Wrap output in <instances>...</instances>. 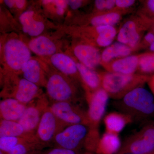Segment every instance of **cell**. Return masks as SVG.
<instances>
[{
  "instance_id": "obj_1",
  "label": "cell",
  "mask_w": 154,
  "mask_h": 154,
  "mask_svg": "<svg viewBox=\"0 0 154 154\" xmlns=\"http://www.w3.org/2000/svg\"><path fill=\"white\" fill-rule=\"evenodd\" d=\"M113 106L129 116L133 122L144 125L154 119V96L143 87L135 88L122 99L116 100Z\"/></svg>"
},
{
  "instance_id": "obj_2",
  "label": "cell",
  "mask_w": 154,
  "mask_h": 154,
  "mask_svg": "<svg viewBox=\"0 0 154 154\" xmlns=\"http://www.w3.org/2000/svg\"><path fill=\"white\" fill-rule=\"evenodd\" d=\"M101 87L110 98L120 100L134 89L147 83L150 76L142 74L124 75L104 72L99 74Z\"/></svg>"
},
{
  "instance_id": "obj_3",
  "label": "cell",
  "mask_w": 154,
  "mask_h": 154,
  "mask_svg": "<svg viewBox=\"0 0 154 154\" xmlns=\"http://www.w3.org/2000/svg\"><path fill=\"white\" fill-rule=\"evenodd\" d=\"M154 153V119L126 138L116 154Z\"/></svg>"
},
{
  "instance_id": "obj_4",
  "label": "cell",
  "mask_w": 154,
  "mask_h": 154,
  "mask_svg": "<svg viewBox=\"0 0 154 154\" xmlns=\"http://www.w3.org/2000/svg\"><path fill=\"white\" fill-rule=\"evenodd\" d=\"M152 23V21L143 16L128 19L119 29L117 41L136 49L139 47L143 33Z\"/></svg>"
},
{
  "instance_id": "obj_5",
  "label": "cell",
  "mask_w": 154,
  "mask_h": 154,
  "mask_svg": "<svg viewBox=\"0 0 154 154\" xmlns=\"http://www.w3.org/2000/svg\"><path fill=\"white\" fill-rule=\"evenodd\" d=\"M89 130V126L85 125H69L56 136L52 143L55 147L80 151L85 147Z\"/></svg>"
},
{
  "instance_id": "obj_6",
  "label": "cell",
  "mask_w": 154,
  "mask_h": 154,
  "mask_svg": "<svg viewBox=\"0 0 154 154\" xmlns=\"http://www.w3.org/2000/svg\"><path fill=\"white\" fill-rule=\"evenodd\" d=\"M68 126L56 116L49 106L42 114L36 130V137L42 145L47 146L53 142L58 134Z\"/></svg>"
},
{
  "instance_id": "obj_7",
  "label": "cell",
  "mask_w": 154,
  "mask_h": 154,
  "mask_svg": "<svg viewBox=\"0 0 154 154\" xmlns=\"http://www.w3.org/2000/svg\"><path fill=\"white\" fill-rule=\"evenodd\" d=\"M87 98L89 128L92 131L99 132V124L105 114L110 97L107 92L101 88L94 92H88Z\"/></svg>"
},
{
  "instance_id": "obj_8",
  "label": "cell",
  "mask_w": 154,
  "mask_h": 154,
  "mask_svg": "<svg viewBox=\"0 0 154 154\" xmlns=\"http://www.w3.org/2000/svg\"><path fill=\"white\" fill-rule=\"evenodd\" d=\"M53 113L68 125L83 124L89 126L88 114L78 105L70 102H57L50 105Z\"/></svg>"
},
{
  "instance_id": "obj_9",
  "label": "cell",
  "mask_w": 154,
  "mask_h": 154,
  "mask_svg": "<svg viewBox=\"0 0 154 154\" xmlns=\"http://www.w3.org/2000/svg\"><path fill=\"white\" fill-rule=\"evenodd\" d=\"M46 88L50 99L57 102H70L75 103V88L63 76L59 74L52 75L48 79Z\"/></svg>"
},
{
  "instance_id": "obj_10",
  "label": "cell",
  "mask_w": 154,
  "mask_h": 154,
  "mask_svg": "<svg viewBox=\"0 0 154 154\" xmlns=\"http://www.w3.org/2000/svg\"><path fill=\"white\" fill-rule=\"evenodd\" d=\"M50 105L46 99L40 98L34 100L27 105L22 117L17 121L22 125L25 132L31 135L36 136V130L42 114Z\"/></svg>"
},
{
  "instance_id": "obj_11",
  "label": "cell",
  "mask_w": 154,
  "mask_h": 154,
  "mask_svg": "<svg viewBox=\"0 0 154 154\" xmlns=\"http://www.w3.org/2000/svg\"><path fill=\"white\" fill-rule=\"evenodd\" d=\"M5 59L8 65L15 70H20L30 60L31 54L29 48L22 41L13 38L5 45Z\"/></svg>"
},
{
  "instance_id": "obj_12",
  "label": "cell",
  "mask_w": 154,
  "mask_h": 154,
  "mask_svg": "<svg viewBox=\"0 0 154 154\" xmlns=\"http://www.w3.org/2000/svg\"><path fill=\"white\" fill-rule=\"evenodd\" d=\"M139 55H130L102 64L107 72L124 75L135 74L137 70Z\"/></svg>"
},
{
  "instance_id": "obj_13",
  "label": "cell",
  "mask_w": 154,
  "mask_h": 154,
  "mask_svg": "<svg viewBox=\"0 0 154 154\" xmlns=\"http://www.w3.org/2000/svg\"><path fill=\"white\" fill-rule=\"evenodd\" d=\"M74 53L80 63L92 69L101 63V54L97 48L90 45H78L75 47Z\"/></svg>"
},
{
  "instance_id": "obj_14",
  "label": "cell",
  "mask_w": 154,
  "mask_h": 154,
  "mask_svg": "<svg viewBox=\"0 0 154 154\" xmlns=\"http://www.w3.org/2000/svg\"><path fill=\"white\" fill-rule=\"evenodd\" d=\"M27 105L14 98H7L0 103L1 119L17 122L22 117Z\"/></svg>"
},
{
  "instance_id": "obj_15",
  "label": "cell",
  "mask_w": 154,
  "mask_h": 154,
  "mask_svg": "<svg viewBox=\"0 0 154 154\" xmlns=\"http://www.w3.org/2000/svg\"><path fill=\"white\" fill-rule=\"evenodd\" d=\"M38 92V88L37 85L22 79L18 82L13 98L27 105L36 98Z\"/></svg>"
},
{
  "instance_id": "obj_16",
  "label": "cell",
  "mask_w": 154,
  "mask_h": 154,
  "mask_svg": "<svg viewBox=\"0 0 154 154\" xmlns=\"http://www.w3.org/2000/svg\"><path fill=\"white\" fill-rule=\"evenodd\" d=\"M104 122L106 132L118 134L128 124L133 122L128 116L120 112H114L105 116Z\"/></svg>"
},
{
  "instance_id": "obj_17",
  "label": "cell",
  "mask_w": 154,
  "mask_h": 154,
  "mask_svg": "<svg viewBox=\"0 0 154 154\" xmlns=\"http://www.w3.org/2000/svg\"><path fill=\"white\" fill-rule=\"evenodd\" d=\"M121 145L118 134L106 132L100 138L94 154H116Z\"/></svg>"
},
{
  "instance_id": "obj_18",
  "label": "cell",
  "mask_w": 154,
  "mask_h": 154,
  "mask_svg": "<svg viewBox=\"0 0 154 154\" xmlns=\"http://www.w3.org/2000/svg\"><path fill=\"white\" fill-rule=\"evenodd\" d=\"M134 49L119 42H114L106 47L101 54V64H104L117 59L131 55Z\"/></svg>"
},
{
  "instance_id": "obj_19",
  "label": "cell",
  "mask_w": 154,
  "mask_h": 154,
  "mask_svg": "<svg viewBox=\"0 0 154 154\" xmlns=\"http://www.w3.org/2000/svg\"><path fill=\"white\" fill-rule=\"evenodd\" d=\"M34 14L33 11H25L19 17L23 31L30 36H38L44 30L43 22L34 20Z\"/></svg>"
},
{
  "instance_id": "obj_20",
  "label": "cell",
  "mask_w": 154,
  "mask_h": 154,
  "mask_svg": "<svg viewBox=\"0 0 154 154\" xmlns=\"http://www.w3.org/2000/svg\"><path fill=\"white\" fill-rule=\"evenodd\" d=\"M125 10L115 8L112 11L101 12L94 16L91 19V24L92 26L97 27L101 26H114L119 22L122 15Z\"/></svg>"
},
{
  "instance_id": "obj_21",
  "label": "cell",
  "mask_w": 154,
  "mask_h": 154,
  "mask_svg": "<svg viewBox=\"0 0 154 154\" xmlns=\"http://www.w3.org/2000/svg\"><path fill=\"white\" fill-rule=\"evenodd\" d=\"M78 72L83 82L89 91L93 92L102 88L99 74L81 63H77Z\"/></svg>"
},
{
  "instance_id": "obj_22",
  "label": "cell",
  "mask_w": 154,
  "mask_h": 154,
  "mask_svg": "<svg viewBox=\"0 0 154 154\" xmlns=\"http://www.w3.org/2000/svg\"><path fill=\"white\" fill-rule=\"evenodd\" d=\"M51 61L54 66L64 74L74 75L78 72L77 64L70 57L63 54H53Z\"/></svg>"
},
{
  "instance_id": "obj_23",
  "label": "cell",
  "mask_w": 154,
  "mask_h": 154,
  "mask_svg": "<svg viewBox=\"0 0 154 154\" xmlns=\"http://www.w3.org/2000/svg\"><path fill=\"white\" fill-rule=\"evenodd\" d=\"M29 48L33 52L41 56L55 54L56 47L49 38L44 36H39L32 39L29 43Z\"/></svg>"
},
{
  "instance_id": "obj_24",
  "label": "cell",
  "mask_w": 154,
  "mask_h": 154,
  "mask_svg": "<svg viewBox=\"0 0 154 154\" xmlns=\"http://www.w3.org/2000/svg\"><path fill=\"white\" fill-rule=\"evenodd\" d=\"M36 137V136L27 134L18 122L1 119L0 137Z\"/></svg>"
},
{
  "instance_id": "obj_25",
  "label": "cell",
  "mask_w": 154,
  "mask_h": 154,
  "mask_svg": "<svg viewBox=\"0 0 154 154\" xmlns=\"http://www.w3.org/2000/svg\"><path fill=\"white\" fill-rule=\"evenodd\" d=\"M21 70L23 72L24 79L37 85L41 82V69L37 60L33 59L28 60L23 66Z\"/></svg>"
},
{
  "instance_id": "obj_26",
  "label": "cell",
  "mask_w": 154,
  "mask_h": 154,
  "mask_svg": "<svg viewBox=\"0 0 154 154\" xmlns=\"http://www.w3.org/2000/svg\"><path fill=\"white\" fill-rule=\"evenodd\" d=\"M45 146L37 139L19 144L9 152L8 154H40V151Z\"/></svg>"
},
{
  "instance_id": "obj_27",
  "label": "cell",
  "mask_w": 154,
  "mask_h": 154,
  "mask_svg": "<svg viewBox=\"0 0 154 154\" xmlns=\"http://www.w3.org/2000/svg\"><path fill=\"white\" fill-rule=\"evenodd\" d=\"M137 70L143 75L154 72V52L139 54Z\"/></svg>"
},
{
  "instance_id": "obj_28",
  "label": "cell",
  "mask_w": 154,
  "mask_h": 154,
  "mask_svg": "<svg viewBox=\"0 0 154 154\" xmlns=\"http://www.w3.org/2000/svg\"><path fill=\"white\" fill-rule=\"evenodd\" d=\"M37 139L36 137H0V150L8 152L14 147L19 144Z\"/></svg>"
},
{
  "instance_id": "obj_29",
  "label": "cell",
  "mask_w": 154,
  "mask_h": 154,
  "mask_svg": "<svg viewBox=\"0 0 154 154\" xmlns=\"http://www.w3.org/2000/svg\"><path fill=\"white\" fill-rule=\"evenodd\" d=\"M95 5L97 10L102 12L112 11L116 8V0H96Z\"/></svg>"
},
{
  "instance_id": "obj_30",
  "label": "cell",
  "mask_w": 154,
  "mask_h": 154,
  "mask_svg": "<svg viewBox=\"0 0 154 154\" xmlns=\"http://www.w3.org/2000/svg\"><path fill=\"white\" fill-rule=\"evenodd\" d=\"M80 151L72 150L61 147H54L40 154H85Z\"/></svg>"
},
{
  "instance_id": "obj_31",
  "label": "cell",
  "mask_w": 154,
  "mask_h": 154,
  "mask_svg": "<svg viewBox=\"0 0 154 154\" xmlns=\"http://www.w3.org/2000/svg\"><path fill=\"white\" fill-rule=\"evenodd\" d=\"M135 2L134 0H116V8L124 10L133 5Z\"/></svg>"
},
{
  "instance_id": "obj_32",
  "label": "cell",
  "mask_w": 154,
  "mask_h": 154,
  "mask_svg": "<svg viewBox=\"0 0 154 154\" xmlns=\"http://www.w3.org/2000/svg\"><path fill=\"white\" fill-rule=\"evenodd\" d=\"M43 4H49V3H53L56 6L57 8H62L65 9L66 8L67 5H68L67 1H63V0H55V1H43Z\"/></svg>"
},
{
  "instance_id": "obj_33",
  "label": "cell",
  "mask_w": 154,
  "mask_h": 154,
  "mask_svg": "<svg viewBox=\"0 0 154 154\" xmlns=\"http://www.w3.org/2000/svg\"><path fill=\"white\" fill-rule=\"evenodd\" d=\"M154 40V33L152 32H149L147 33L144 37L143 41V45L146 46H149L150 45Z\"/></svg>"
},
{
  "instance_id": "obj_34",
  "label": "cell",
  "mask_w": 154,
  "mask_h": 154,
  "mask_svg": "<svg viewBox=\"0 0 154 154\" xmlns=\"http://www.w3.org/2000/svg\"><path fill=\"white\" fill-rule=\"evenodd\" d=\"M68 5L73 10L79 8L82 5V1L80 0H69L67 1Z\"/></svg>"
},
{
  "instance_id": "obj_35",
  "label": "cell",
  "mask_w": 154,
  "mask_h": 154,
  "mask_svg": "<svg viewBox=\"0 0 154 154\" xmlns=\"http://www.w3.org/2000/svg\"><path fill=\"white\" fill-rule=\"evenodd\" d=\"M146 8L148 11L154 14V0H149L146 2L145 5Z\"/></svg>"
},
{
  "instance_id": "obj_36",
  "label": "cell",
  "mask_w": 154,
  "mask_h": 154,
  "mask_svg": "<svg viewBox=\"0 0 154 154\" xmlns=\"http://www.w3.org/2000/svg\"><path fill=\"white\" fill-rule=\"evenodd\" d=\"M148 85L149 89L151 91L152 94L154 95V75L150 76L147 82Z\"/></svg>"
},
{
  "instance_id": "obj_37",
  "label": "cell",
  "mask_w": 154,
  "mask_h": 154,
  "mask_svg": "<svg viewBox=\"0 0 154 154\" xmlns=\"http://www.w3.org/2000/svg\"><path fill=\"white\" fill-rule=\"evenodd\" d=\"M25 1L24 0H17L16 1V5L19 9H22L25 5Z\"/></svg>"
},
{
  "instance_id": "obj_38",
  "label": "cell",
  "mask_w": 154,
  "mask_h": 154,
  "mask_svg": "<svg viewBox=\"0 0 154 154\" xmlns=\"http://www.w3.org/2000/svg\"><path fill=\"white\" fill-rule=\"evenodd\" d=\"M6 5L9 8H11L16 4V1H12V0H5L4 1Z\"/></svg>"
},
{
  "instance_id": "obj_39",
  "label": "cell",
  "mask_w": 154,
  "mask_h": 154,
  "mask_svg": "<svg viewBox=\"0 0 154 154\" xmlns=\"http://www.w3.org/2000/svg\"><path fill=\"white\" fill-rule=\"evenodd\" d=\"M57 13L58 15H62L63 14L64 12V9L62 8H57Z\"/></svg>"
},
{
  "instance_id": "obj_40",
  "label": "cell",
  "mask_w": 154,
  "mask_h": 154,
  "mask_svg": "<svg viewBox=\"0 0 154 154\" xmlns=\"http://www.w3.org/2000/svg\"><path fill=\"white\" fill-rule=\"evenodd\" d=\"M149 49L152 52H154V40L149 45Z\"/></svg>"
},
{
  "instance_id": "obj_41",
  "label": "cell",
  "mask_w": 154,
  "mask_h": 154,
  "mask_svg": "<svg viewBox=\"0 0 154 154\" xmlns=\"http://www.w3.org/2000/svg\"><path fill=\"white\" fill-rule=\"evenodd\" d=\"M0 154H8V153L6 152H5L4 151H2L0 150Z\"/></svg>"
},
{
  "instance_id": "obj_42",
  "label": "cell",
  "mask_w": 154,
  "mask_h": 154,
  "mask_svg": "<svg viewBox=\"0 0 154 154\" xmlns=\"http://www.w3.org/2000/svg\"><path fill=\"white\" fill-rule=\"evenodd\" d=\"M85 154H95L89 152H85Z\"/></svg>"
},
{
  "instance_id": "obj_43",
  "label": "cell",
  "mask_w": 154,
  "mask_h": 154,
  "mask_svg": "<svg viewBox=\"0 0 154 154\" xmlns=\"http://www.w3.org/2000/svg\"><path fill=\"white\" fill-rule=\"evenodd\" d=\"M152 32L153 33H154V26L153 27V28L152 31Z\"/></svg>"
},
{
  "instance_id": "obj_44",
  "label": "cell",
  "mask_w": 154,
  "mask_h": 154,
  "mask_svg": "<svg viewBox=\"0 0 154 154\" xmlns=\"http://www.w3.org/2000/svg\"><path fill=\"white\" fill-rule=\"evenodd\" d=\"M154 154V153H151V154Z\"/></svg>"
}]
</instances>
